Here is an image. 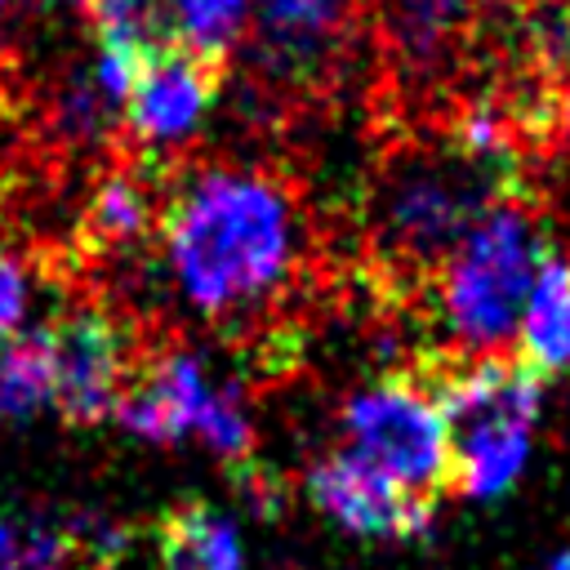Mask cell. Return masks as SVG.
<instances>
[{"instance_id":"cell-1","label":"cell","mask_w":570,"mask_h":570,"mask_svg":"<svg viewBox=\"0 0 570 570\" xmlns=\"http://www.w3.org/2000/svg\"><path fill=\"white\" fill-rule=\"evenodd\" d=\"M156 227L178 298L214 325L267 307L303 254L289 187L249 165H200L160 205Z\"/></svg>"},{"instance_id":"cell-5","label":"cell","mask_w":570,"mask_h":570,"mask_svg":"<svg viewBox=\"0 0 570 570\" xmlns=\"http://www.w3.org/2000/svg\"><path fill=\"white\" fill-rule=\"evenodd\" d=\"M111 419L156 445L200 441L227 463L254 450V423L240 392L214 379L187 347H165L142 370H134Z\"/></svg>"},{"instance_id":"cell-7","label":"cell","mask_w":570,"mask_h":570,"mask_svg":"<svg viewBox=\"0 0 570 570\" xmlns=\"http://www.w3.org/2000/svg\"><path fill=\"white\" fill-rule=\"evenodd\" d=\"M53 343V410L71 428H94L116 414L120 392L129 387L134 343L129 330L107 307H71L49 325Z\"/></svg>"},{"instance_id":"cell-2","label":"cell","mask_w":570,"mask_h":570,"mask_svg":"<svg viewBox=\"0 0 570 570\" xmlns=\"http://www.w3.org/2000/svg\"><path fill=\"white\" fill-rule=\"evenodd\" d=\"M548 240L534 214L499 196L436 267V321L463 356H503Z\"/></svg>"},{"instance_id":"cell-16","label":"cell","mask_w":570,"mask_h":570,"mask_svg":"<svg viewBox=\"0 0 570 570\" xmlns=\"http://www.w3.org/2000/svg\"><path fill=\"white\" fill-rule=\"evenodd\" d=\"M249 18L254 0H160V27H169L174 45L214 67L240 45Z\"/></svg>"},{"instance_id":"cell-22","label":"cell","mask_w":570,"mask_h":570,"mask_svg":"<svg viewBox=\"0 0 570 570\" xmlns=\"http://www.w3.org/2000/svg\"><path fill=\"white\" fill-rule=\"evenodd\" d=\"M4 4H9V0H0V9H4Z\"/></svg>"},{"instance_id":"cell-8","label":"cell","mask_w":570,"mask_h":570,"mask_svg":"<svg viewBox=\"0 0 570 570\" xmlns=\"http://www.w3.org/2000/svg\"><path fill=\"white\" fill-rule=\"evenodd\" d=\"M214 71H218L214 62H205L178 45H156L138 71L129 98L120 102L125 134L142 151L187 147L214 111V94H218Z\"/></svg>"},{"instance_id":"cell-19","label":"cell","mask_w":570,"mask_h":570,"mask_svg":"<svg viewBox=\"0 0 570 570\" xmlns=\"http://www.w3.org/2000/svg\"><path fill=\"white\" fill-rule=\"evenodd\" d=\"M27 303H31V276H27V263L0 245V343L9 334L22 330L27 321Z\"/></svg>"},{"instance_id":"cell-20","label":"cell","mask_w":570,"mask_h":570,"mask_svg":"<svg viewBox=\"0 0 570 570\" xmlns=\"http://www.w3.org/2000/svg\"><path fill=\"white\" fill-rule=\"evenodd\" d=\"M539 570H570V548H557Z\"/></svg>"},{"instance_id":"cell-17","label":"cell","mask_w":570,"mask_h":570,"mask_svg":"<svg viewBox=\"0 0 570 570\" xmlns=\"http://www.w3.org/2000/svg\"><path fill=\"white\" fill-rule=\"evenodd\" d=\"M116 116H120V107L94 85L89 71H71L67 85L58 89V98H53V125H58V134L67 142H98V138H107Z\"/></svg>"},{"instance_id":"cell-15","label":"cell","mask_w":570,"mask_h":570,"mask_svg":"<svg viewBox=\"0 0 570 570\" xmlns=\"http://www.w3.org/2000/svg\"><path fill=\"white\" fill-rule=\"evenodd\" d=\"M156 218H160V205H156L147 178L134 174V169L102 174V183L94 187V196L85 205V232L102 249L138 245L142 236L156 232Z\"/></svg>"},{"instance_id":"cell-18","label":"cell","mask_w":570,"mask_h":570,"mask_svg":"<svg viewBox=\"0 0 570 570\" xmlns=\"http://www.w3.org/2000/svg\"><path fill=\"white\" fill-rule=\"evenodd\" d=\"M98 40L156 49L160 45V0H85Z\"/></svg>"},{"instance_id":"cell-12","label":"cell","mask_w":570,"mask_h":570,"mask_svg":"<svg viewBox=\"0 0 570 570\" xmlns=\"http://www.w3.org/2000/svg\"><path fill=\"white\" fill-rule=\"evenodd\" d=\"M517 365H525L534 379L570 374V258L543 254L539 276L525 294L521 321H517Z\"/></svg>"},{"instance_id":"cell-9","label":"cell","mask_w":570,"mask_h":570,"mask_svg":"<svg viewBox=\"0 0 570 570\" xmlns=\"http://www.w3.org/2000/svg\"><path fill=\"white\" fill-rule=\"evenodd\" d=\"M303 490L334 525H343L361 539H423L432 530V512H436V499H419V494L392 485L387 476H379L374 468L352 459L347 450L321 454L307 468Z\"/></svg>"},{"instance_id":"cell-10","label":"cell","mask_w":570,"mask_h":570,"mask_svg":"<svg viewBox=\"0 0 570 570\" xmlns=\"http://www.w3.org/2000/svg\"><path fill=\"white\" fill-rule=\"evenodd\" d=\"M120 548L102 517L0 512V570H107Z\"/></svg>"},{"instance_id":"cell-3","label":"cell","mask_w":570,"mask_h":570,"mask_svg":"<svg viewBox=\"0 0 570 570\" xmlns=\"http://www.w3.org/2000/svg\"><path fill=\"white\" fill-rule=\"evenodd\" d=\"M436 401L450 441V490L463 499L508 494L534 445L543 379L512 356H463L441 379Z\"/></svg>"},{"instance_id":"cell-21","label":"cell","mask_w":570,"mask_h":570,"mask_svg":"<svg viewBox=\"0 0 570 570\" xmlns=\"http://www.w3.org/2000/svg\"><path fill=\"white\" fill-rule=\"evenodd\" d=\"M561 125H566V142H570V89H566V107H561Z\"/></svg>"},{"instance_id":"cell-4","label":"cell","mask_w":570,"mask_h":570,"mask_svg":"<svg viewBox=\"0 0 570 570\" xmlns=\"http://www.w3.org/2000/svg\"><path fill=\"white\" fill-rule=\"evenodd\" d=\"M503 196V169L445 151H401L374 191V240L410 272H436L459 236Z\"/></svg>"},{"instance_id":"cell-13","label":"cell","mask_w":570,"mask_h":570,"mask_svg":"<svg viewBox=\"0 0 570 570\" xmlns=\"http://www.w3.org/2000/svg\"><path fill=\"white\" fill-rule=\"evenodd\" d=\"M156 552L165 570H245L236 525L209 503H178L156 521Z\"/></svg>"},{"instance_id":"cell-14","label":"cell","mask_w":570,"mask_h":570,"mask_svg":"<svg viewBox=\"0 0 570 570\" xmlns=\"http://www.w3.org/2000/svg\"><path fill=\"white\" fill-rule=\"evenodd\" d=\"M45 410H53V343L49 325H36L0 343V419L27 423Z\"/></svg>"},{"instance_id":"cell-6","label":"cell","mask_w":570,"mask_h":570,"mask_svg":"<svg viewBox=\"0 0 570 570\" xmlns=\"http://www.w3.org/2000/svg\"><path fill=\"white\" fill-rule=\"evenodd\" d=\"M338 432L352 459L387 476L392 485L436 499L450 485V441L436 387L387 374L379 383L356 387L338 410Z\"/></svg>"},{"instance_id":"cell-11","label":"cell","mask_w":570,"mask_h":570,"mask_svg":"<svg viewBox=\"0 0 570 570\" xmlns=\"http://www.w3.org/2000/svg\"><path fill=\"white\" fill-rule=\"evenodd\" d=\"M352 0H254V53L272 76H312L330 62Z\"/></svg>"}]
</instances>
